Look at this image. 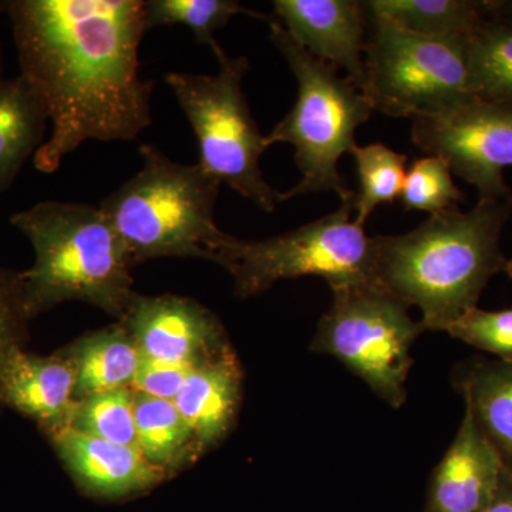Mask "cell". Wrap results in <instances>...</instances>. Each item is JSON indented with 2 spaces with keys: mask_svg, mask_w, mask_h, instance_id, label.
Returning a JSON list of instances; mask_svg holds the SVG:
<instances>
[{
  "mask_svg": "<svg viewBox=\"0 0 512 512\" xmlns=\"http://www.w3.org/2000/svg\"><path fill=\"white\" fill-rule=\"evenodd\" d=\"M0 403L36 420L47 433L72 426L80 404L72 360L15 346L0 367Z\"/></svg>",
  "mask_w": 512,
  "mask_h": 512,
  "instance_id": "5bb4252c",
  "label": "cell"
},
{
  "mask_svg": "<svg viewBox=\"0 0 512 512\" xmlns=\"http://www.w3.org/2000/svg\"><path fill=\"white\" fill-rule=\"evenodd\" d=\"M400 200L406 210L440 214L466 201L453 181V173L446 161L429 156L414 161L404 178Z\"/></svg>",
  "mask_w": 512,
  "mask_h": 512,
  "instance_id": "484cf974",
  "label": "cell"
},
{
  "mask_svg": "<svg viewBox=\"0 0 512 512\" xmlns=\"http://www.w3.org/2000/svg\"><path fill=\"white\" fill-rule=\"evenodd\" d=\"M503 272L508 275V278L512 279V258L507 259V262H505Z\"/></svg>",
  "mask_w": 512,
  "mask_h": 512,
  "instance_id": "1f68e13d",
  "label": "cell"
},
{
  "mask_svg": "<svg viewBox=\"0 0 512 512\" xmlns=\"http://www.w3.org/2000/svg\"><path fill=\"white\" fill-rule=\"evenodd\" d=\"M451 338L512 363V309L485 311L474 308L447 329Z\"/></svg>",
  "mask_w": 512,
  "mask_h": 512,
  "instance_id": "4316f807",
  "label": "cell"
},
{
  "mask_svg": "<svg viewBox=\"0 0 512 512\" xmlns=\"http://www.w3.org/2000/svg\"><path fill=\"white\" fill-rule=\"evenodd\" d=\"M284 28L311 55L343 69L360 90L367 36L365 3L356 0H275Z\"/></svg>",
  "mask_w": 512,
  "mask_h": 512,
  "instance_id": "7c38bea8",
  "label": "cell"
},
{
  "mask_svg": "<svg viewBox=\"0 0 512 512\" xmlns=\"http://www.w3.org/2000/svg\"><path fill=\"white\" fill-rule=\"evenodd\" d=\"M20 74L52 130L35 154L55 173L86 141H131L151 126L153 82L140 77L141 0H6Z\"/></svg>",
  "mask_w": 512,
  "mask_h": 512,
  "instance_id": "6da1fadb",
  "label": "cell"
},
{
  "mask_svg": "<svg viewBox=\"0 0 512 512\" xmlns=\"http://www.w3.org/2000/svg\"><path fill=\"white\" fill-rule=\"evenodd\" d=\"M483 512H512V471L505 468L500 487Z\"/></svg>",
  "mask_w": 512,
  "mask_h": 512,
  "instance_id": "f546056e",
  "label": "cell"
},
{
  "mask_svg": "<svg viewBox=\"0 0 512 512\" xmlns=\"http://www.w3.org/2000/svg\"><path fill=\"white\" fill-rule=\"evenodd\" d=\"M424 329L410 318L409 306L379 286L333 291V303L320 319L313 352L336 357L365 380L384 402L400 409L413 365L410 349Z\"/></svg>",
  "mask_w": 512,
  "mask_h": 512,
  "instance_id": "9c48e42d",
  "label": "cell"
},
{
  "mask_svg": "<svg viewBox=\"0 0 512 512\" xmlns=\"http://www.w3.org/2000/svg\"><path fill=\"white\" fill-rule=\"evenodd\" d=\"M123 320L144 359L195 366L228 346L215 315L191 299L137 295Z\"/></svg>",
  "mask_w": 512,
  "mask_h": 512,
  "instance_id": "8fae6325",
  "label": "cell"
},
{
  "mask_svg": "<svg viewBox=\"0 0 512 512\" xmlns=\"http://www.w3.org/2000/svg\"><path fill=\"white\" fill-rule=\"evenodd\" d=\"M352 214L355 197L320 220L264 241L231 237L218 252L217 264L232 275L235 292L241 298L302 276H319L332 292L379 286L375 238L369 237L355 218L352 220Z\"/></svg>",
  "mask_w": 512,
  "mask_h": 512,
  "instance_id": "8992f818",
  "label": "cell"
},
{
  "mask_svg": "<svg viewBox=\"0 0 512 512\" xmlns=\"http://www.w3.org/2000/svg\"><path fill=\"white\" fill-rule=\"evenodd\" d=\"M49 436L76 483L92 497H133L167 477L168 471L147 460L137 447L109 443L73 426L49 431Z\"/></svg>",
  "mask_w": 512,
  "mask_h": 512,
  "instance_id": "4fadbf2b",
  "label": "cell"
},
{
  "mask_svg": "<svg viewBox=\"0 0 512 512\" xmlns=\"http://www.w3.org/2000/svg\"><path fill=\"white\" fill-rule=\"evenodd\" d=\"M136 396L131 387H121L86 397L72 426L109 443L137 447Z\"/></svg>",
  "mask_w": 512,
  "mask_h": 512,
  "instance_id": "d4e9b609",
  "label": "cell"
},
{
  "mask_svg": "<svg viewBox=\"0 0 512 512\" xmlns=\"http://www.w3.org/2000/svg\"><path fill=\"white\" fill-rule=\"evenodd\" d=\"M10 224L32 244L35 262L19 272L29 318L69 301L126 318L137 293L133 259L100 207L42 201L16 212Z\"/></svg>",
  "mask_w": 512,
  "mask_h": 512,
  "instance_id": "3957f363",
  "label": "cell"
},
{
  "mask_svg": "<svg viewBox=\"0 0 512 512\" xmlns=\"http://www.w3.org/2000/svg\"><path fill=\"white\" fill-rule=\"evenodd\" d=\"M29 319L19 272L0 269V367L10 349L22 346Z\"/></svg>",
  "mask_w": 512,
  "mask_h": 512,
  "instance_id": "83f0119b",
  "label": "cell"
},
{
  "mask_svg": "<svg viewBox=\"0 0 512 512\" xmlns=\"http://www.w3.org/2000/svg\"><path fill=\"white\" fill-rule=\"evenodd\" d=\"M504 464L471 414L431 474L424 512H483L493 500Z\"/></svg>",
  "mask_w": 512,
  "mask_h": 512,
  "instance_id": "9a60e30c",
  "label": "cell"
},
{
  "mask_svg": "<svg viewBox=\"0 0 512 512\" xmlns=\"http://www.w3.org/2000/svg\"><path fill=\"white\" fill-rule=\"evenodd\" d=\"M471 96L512 101V23L487 19L468 36Z\"/></svg>",
  "mask_w": 512,
  "mask_h": 512,
  "instance_id": "7402d4cb",
  "label": "cell"
},
{
  "mask_svg": "<svg viewBox=\"0 0 512 512\" xmlns=\"http://www.w3.org/2000/svg\"><path fill=\"white\" fill-rule=\"evenodd\" d=\"M490 18L512 23V0H487Z\"/></svg>",
  "mask_w": 512,
  "mask_h": 512,
  "instance_id": "4dcf8cb0",
  "label": "cell"
},
{
  "mask_svg": "<svg viewBox=\"0 0 512 512\" xmlns=\"http://www.w3.org/2000/svg\"><path fill=\"white\" fill-rule=\"evenodd\" d=\"M47 123L45 106L22 74L0 77V192L9 190L28 158L43 146Z\"/></svg>",
  "mask_w": 512,
  "mask_h": 512,
  "instance_id": "ac0fdd59",
  "label": "cell"
},
{
  "mask_svg": "<svg viewBox=\"0 0 512 512\" xmlns=\"http://www.w3.org/2000/svg\"><path fill=\"white\" fill-rule=\"evenodd\" d=\"M369 12L392 20L400 28L430 37L470 35L490 19L487 0H372Z\"/></svg>",
  "mask_w": 512,
  "mask_h": 512,
  "instance_id": "ffe728a7",
  "label": "cell"
},
{
  "mask_svg": "<svg viewBox=\"0 0 512 512\" xmlns=\"http://www.w3.org/2000/svg\"><path fill=\"white\" fill-rule=\"evenodd\" d=\"M0 77H3L2 47H0Z\"/></svg>",
  "mask_w": 512,
  "mask_h": 512,
  "instance_id": "d6a6232c",
  "label": "cell"
},
{
  "mask_svg": "<svg viewBox=\"0 0 512 512\" xmlns=\"http://www.w3.org/2000/svg\"><path fill=\"white\" fill-rule=\"evenodd\" d=\"M192 367L194 366L171 365V363L157 362V360L143 357L131 387L138 394L174 402L177 394L183 389Z\"/></svg>",
  "mask_w": 512,
  "mask_h": 512,
  "instance_id": "f1b7e54d",
  "label": "cell"
},
{
  "mask_svg": "<svg viewBox=\"0 0 512 512\" xmlns=\"http://www.w3.org/2000/svg\"><path fill=\"white\" fill-rule=\"evenodd\" d=\"M412 140L446 161L480 200L512 202L504 171L512 168V101L470 97L439 113L412 119Z\"/></svg>",
  "mask_w": 512,
  "mask_h": 512,
  "instance_id": "30bf717a",
  "label": "cell"
},
{
  "mask_svg": "<svg viewBox=\"0 0 512 512\" xmlns=\"http://www.w3.org/2000/svg\"><path fill=\"white\" fill-rule=\"evenodd\" d=\"M511 215V201L478 200L467 212L430 215L406 234L376 235L377 285L419 308L424 332H447L504 271L501 237Z\"/></svg>",
  "mask_w": 512,
  "mask_h": 512,
  "instance_id": "7a4b0ae2",
  "label": "cell"
},
{
  "mask_svg": "<svg viewBox=\"0 0 512 512\" xmlns=\"http://www.w3.org/2000/svg\"><path fill=\"white\" fill-rule=\"evenodd\" d=\"M218 63L217 74L171 72L165 74V82L197 137V164L202 170L259 210L274 212L279 192L266 183L261 171L268 146L242 90L249 60L227 55Z\"/></svg>",
  "mask_w": 512,
  "mask_h": 512,
  "instance_id": "52a82bcc",
  "label": "cell"
},
{
  "mask_svg": "<svg viewBox=\"0 0 512 512\" xmlns=\"http://www.w3.org/2000/svg\"><path fill=\"white\" fill-rule=\"evenodd\" d=\"M453 384L501 463L512 471V363L471 357L456 366Z\"/></svg>",
  "mask_w": 512,
  "mask_h": 512,
  "instance_id": "e0dca14e",
  "label": "cell"
},
{
  "mask_svg": "<svg viewBox=\"0 0 512 512\" xmlns=\"http://www.w3.org/2000/svg\"><path fill=\"white\" fill-rule=\"evenodd\" d=\"M237 15H249L268 22L269 16L245 8L234 0H148L144 2L146 30L181 25L190 29L195 40L207 45L221 60L227 56L215 33L224 29Z\"/></svg>",
  "mask_w": 512,
  "mask_h": 512,
  "instance_id": "603a6c76",
  "label": "cell"
},
{
  "mask_svg": "<svg viewBox=\"0 0 512 512\" xmlns=\"http://www.w3.org/2000/svg\"><path fill=\"white\" fill-rule=\"evenodd\" d=\"M350 154L355 158L359 178V191H355V222L365 227L379 205L393 204L400 198L407 157L380 143L365 147L356 144Z\"/></svg>",
  "mask_w": 512,
  "mask_h": 512,
  "instance_id": "cb8c5ba5",
  "label": "cell"
},
{
  "mask_svg": "<svg viewBox=\"0 0 512 512\" xmlns=\"http://www.w3.org/2000/svg\"><path fill=\"white\" fill-rule=\"evenodd\" d=\"M136 175L100 204L134 265L156 258L217 262L232 235L215 222L221 184L198 164H181L151 144Z\"/></svg>",
  "mask_w": 512,
  "mask_h": 512,
  "instance_id": "277c9868",
  "label": "cell"
},
{
  "mask_svg": "<svg viewBox=\"0 0 512 512\" xmlns=\"http://www.w3.org/2000/svg\"><path fill=\"white\" fill-rule=\"evenodd\" d=\"M269 39L291 67L298 97L292 110L266 134V146L291 144L302 178L279 192V202L299 195L333 191L340 200L355 197L338 170L343 154L356 146L357 128L372 116L373 107L348 76L303 49L276 19H269Z\"/></svg>",
  "mask_w": 512,
  "mask_h": 512,
  "instance_id": "5b68a950",
  "label": "cell"
},
{
  "mask_svg": "<svg viewBox=\"0 0 512 512\" xmlns=\"http://www.w3.org/2000/svg\"><path fill=\"white\" fill-rule=\"evenodd\" d=\"M136 431L138 450L165 471L201 451L173 400L137 393Z\"/></svg>",
  "mask_w": 512,
  "mask_h": 512,
  "instance_id": "44dd1931",
  "label": "cell"
},
{
  "mask_svg": "<svg viewBox=\"0 0 512 512\" xmlns=\"http://www.w3.org/2000/svg\"><path fill=\"white\" fill-rule=\"evenodd\" d=\"M241 400V369L229 345L192 367L174 399L201 451L224 439Z\"/></svg>",
  "mask_w": 512,
  "mask_h": 512,
  "instance_id": "2e32d148",
  "label": "cell"
},
{
  "mask_svg": "<svg viewBox=\"0 0 512 512\" xmlns=\"http://www.w3.org/2000/svg\"><path fill=\"white\" fill-rule=\"evenodd\" d=\"M366 8V6H365ZM367 12L360 92L394 119L439 113L470 99L468 36L430 37Z\"/></svg>",
  "mask_w": 512,
  "mask_h": 512,
  "instance_id": "ba28073f",
  "label": "cell"
},
{
  "mask_svg": "<svg viewBox=\"0 0 512 512\" xmlns=\"http://www.w3.org/2000/svg\"><path fill=\"white\" fill-rule=\"evenodd\" d=\"M67 356L76 370L77 399L133 386L141 356L126 325L93 333L77 342Z\"/></svg>",
  "mask_w": 512,
  "mask_h": 512,
  "instance_id": "d6986e66",
  "label": "cell"
}]
</instances>
